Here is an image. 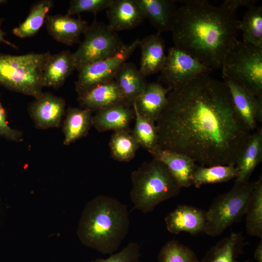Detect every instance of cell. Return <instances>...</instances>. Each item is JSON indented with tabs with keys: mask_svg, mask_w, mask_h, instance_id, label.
Listing matches in <instances>:
<instances>
[{
	"mask_svg": "<svg viewBox=\"0 0 262 262\" xmlns=\"http://www.w3.org/2000/svg\"><path fill=\"white\" fill-rule=\"evenodd\" d=\"M159 145L200 165L235 164L252 133L223 81L205 74L170 90L155 122Z\"/></svg>",
	"mask_w": 262,
	"mask_h": 262,
	"instance_id": "obj_1",
	"label": "cell"
},
{
	"mask_svg": "<svg viewBox=\"0 0 262 262\" xmlns=\"http://www.w3.org/2000/svg\"><path fill=\"white\" fill-rule=\"evenodd\" d=\"M183 2L177 9L171 30L174 46L213 70L221 68L237 39L240 20L234 13L206 0Z\"/></svg>",
	"mask_w": 262,
	"mask_h": 262,
	"instance_id": "obj_2",
	"label": "cell"
},
{
	"mask_svg": "<svg viewBox=\"0 0 262 262\" xmlns=\"http://www.w3.org/2000/svg\"><path fill=\"white\" fill-rule=\"evenodd\" d=\"M129 226L127 205L115 198L101 195L85 205L77 233L83 245L102 254H110L119 247Z\"/></svg>",
	"mask_w": 262,
	"mask_h": 262,
	"instance_id": "obj_3",
	"label": "cell"
},
{
	"mask_svg": "<svg viewBox=\"0 0 262 262\" xmlns=\"http://www.w3.org/2000/svg\"><path fill=\"white\" fill-rule=\"evenodd\" d=\"M130 199L133 209L146 213L160 203L177 196L181 188L167 167L153 159L143 163L131 174Z\"/></svg>",
	"mask_w": 262,
	"mask_h": 262,
	"instance_id": "obj_4",
	"label": "cell"
},
{
	"mask_svg": "<svg viewBox=\"0 0 262 262\" xmlns=\"http://www.w3.org/2000/svg\"><path fill=\"white\" fill-rule=\"evenodd\" d=\"M51 55L49 51L20 55L0 53V85L34 98H38L43 93V69Z\"/></svg>",
	"mask_w": 262,
	"mask_h": 262,
	"instance_id": "obj_5",
	"label": "cell"
},
{
	"mask_svg": "<svg viewBox=\"0 0 262 262\" xmlns=\"http://www.w3.org/2000/svg\"><path fill=\"white\" fill-rule=\"evenodd\" d=\"M221 69L224 79L237 82L256 97L262 95V48L236 39Z\"/></svg>",
	"mask_w": 262,
	"mask_h": 262,
	"instance_id": "obj_6",
	"label": "cell"
},
{
	"mask_svg": "<svg viewBox=\"0 0 262 262\" xmlns=\"http://www.w3.org/2000/svg\"><path fill=\"white\" fill-rule=\"evenodd\" d=\"M256 183L257 180L235 182L229 191L218 196L206 211L204 232L210 236H217L240 221L245 215L248 201Z\"/></svg>",
	"mask_w": 262,
	"mask_h": 262,
	"instance_id": "obj_7",
	"label": "cell"
},
{
	"mask_svg": "<svg viewBox=\"0 0 262 262\" xmlns=\"http://www.w3.org/2000/svg\"><path fill=\"white\" fill-rule=\"evenodd\" d=\"M84 38L73 53L76 69L112 57L126 45L116 32L103 22L95 19L83 33Z\"/></svg>",
	"mask_w": 262,
	"mask_h": 262,
	"instance_id": "obj_8",
	"label": "cell"
},
{
	"mask_svg": "<svg viewBox=\"0 0 262 262\" xmlns=\"http://www.w3.org/2000/svg\"><path fill=\"white\" fill-rule=\"evenodd\" d=\"M139 41L136 38L115 55L89 64L78 70V78L75 82L78 96L98 85L114 80L118 69L136 49Z\"/></svg>",
	"mask_w": 262,
	"mask_h": 262,
	"instance_id": "obj_9",
	"label": "cell"
},
{
	"mask_svg": "<svg viewBox=\"0 0 262 262\" xmlns=\"http://www.w3.org/2000/svg\"><path fill=\"white\" fill-rule=\"evenodd\" d=\"M213 70L184 51L170 48L161 69L160 80L172 90L200 76L209 74Z\"/></svg>",
	"mask_w": 262,
	"mask_h": 262,
	"instance_id": "obj_10",
	"label": "cell"
},
{
	"mask_svg": "<svg viewBox=\"0 0 262 262\" xmlns=\"http://www.w3.org/2000/svg\"><path fill=\"white\" fill-rule=\"evenodd\" d=\"M234 109L248 129L252 132L262 121V95L255 96L237 82L224 79Z\"/></svg>",
	"mask_w": 262,
	"mask_h": 262,
	"instance_id": "obj_11",
	"label": "cell"
},
{
	"mask_svg": "<svg viewBox=\"0 0 262 262\" xmlns=\"http://www.w3.org/2000/svg\"><path fill=\"white\" fill-rule=\"evenodd\" d=\"M65 107L66 101L63 98L43 92L30 104L28 111L35 127L47 129L61 126Z\"/></svg>",
	"mask_w": 262,
	"mask_h": 262,
	"instance_id": "obj_12",
	"label": "cell"
},
{
	"mask_svg": "<svg viewBox=\"0 0 262 262\" xmlns=\"http://www.w3.org/2000/svg\"><path fill=\"white\" fill-rule=\"evenodd\" d=\"M167 230L178 234L181 232L196 235L204 232L206 224V211L194 206L180 205L165 217Z\"/></svg>",
	"mask_w": 262,
	"mask_h": 262,
	"instance_id": "obj_13",
	"label": "cell"
},
{
	"mask_svg": "<svg viewBox=\"0 0 262 262\" xmlns=\"http://www.w3.org/2000/svg\"><path fill=\"white\" fill-rule=\"evenodd\" d=\"M153 159L160 161L168 168L180 187L192 186V178L196 165L195 161L184 154L157 148L148 151Z\"/></svg>",
	"mask_w": 262,
	"mask_h": 262,
	"instance_id": "obj_14",
	"label": "cell"
},
{
	"mask_svg": "<svg viewBox=\"0 0 262 262\" xmlns=\"http://www.w3.org/2000/svg\"><path fill=\"white\" fill-rule=\"evenodd\" d=\"M45 22L48 33L57 41L68 46L79 43L81 34L88 26L86 20L67 14L47 15Z\"/></svg>",
	"mask_w": 262,
	"mask_h": 262,
	"instance_id": "obj_15",
	"label": "cell"
},
{
	"mask_svg": "<svg viewBox=\"0 0 262 262\" xmlns=\"http://www.w3.org/2000/svg\"><path fill=\"white\" fill-rule=\"evenodd\" d=\"M107 9L108 25L116 33L136 28L145 18L135 0H113Z\"/></svg>",
	"mask_w": 262,
	"mask_h": 262,
	"instance_id": "obj_16",
	"label": "cell"
},
{
	"mask_svg": "<svg viewBox=\"0 0 262 262\" xmlns=\"http://www.w3.org/2000/svg\"><path fill=\"white\" fill-rule=\"evenodd\" d=\"M134 118L132 106L122 102L96 112L92 116V126L99 132L128 131Z\"/></svg>",
	"mask_w": 262,
	"mask_h": 262,
	"instance_id": "obj_17",
	"label": "cell"
},
{
	"mask_svg": "<svg viewBox=\"0 0 262 262\" xmlns=\"http://www.w3.org/2000/svg\"><path fill=\"white\" fill-rule=\"evenodd\" d=\"M170 89L158 82L147 83L133 103L139 114L155 122L164 111Z\"/></svg>",
	"mask_w": 262,
	"mask_h": 262,
	"instance_id": "obj_18",
	"label": "cell"
},
{
	"mask_svg": "<svg viewBox=\"0 0 262 262\" xmlns=\"http://www.w3.org/2000/svg\"><path fill=\"white\" fill-rule=\"evenodd\" d=\"M77 100L82 108L91 112L125 102L124 97L114 80L98 85L78 96Z\"/></svg>",
	"mask_w": 262,
	"mask_h": 262,
	"instance_id": "obj_19",
	"label": "cell"
},
{
	"mask_svg": "<svg viewBox=\"0 0 262 262\" xmlns=\"http://www.w3.org/2000/svg\"><path fill=\"white\" fill-rule=\"evenodd\" d=\"M141 49L140 66L139 68L145 76L161 71L164 63L166 55L165 43L160 33L148 35L140 40Z\"/></svg>",
	"mask_w": 262,
	"mask_h": 262,
	"instance_id": "obj_20",
	"label": "cell"
},
{
	"mask_svg": "<svg viewBox=\"0 0 262 262\" xmlns=\"http://www.w3.org/2000/svg\"><path fill=\"white\" fill-rule=\"evenodd\" d=\"M158 33L171 31L177 10L175 0H135Z\"/></svg>",
	"mask_w": 262,
	"mask_h": 262,
	"instance_id": "obj_21",
	"label": "cell"
},
{
	"mask_svg": "<svg viewBox=\"0 0 262 262\" xmlns=\"http://www.w3.org/2000/svg\"><path fill=\"white\" fill-rule=\"evenodd\" d=\"M262 160V128L253 132L235 163L238 170L236 182L248 181L252 173Z\"/></svg>",
	"mask_w": 262,
	"mask_h": 262,
	"instance_id": "obj_22",
	"label": "cell"
},
{
	"mask_svg": "<svg viewBox=\"0 0 262 262\" xmlns=\"http://www.w3.org/2000/svg\"><path fill=\"white\" fill-rule=\"evenodd\" d=\"M75 69L73 53L69 50L51 55L43 71V86L55 89L61 87Z\"/></svg>",
	"mask_w": 262,
	"mask_h": 262,
	"instance_id": "obj_23",
	"label": "cell"
},
{
	"mask_svg": "<svg viewBox=\"0 0 262 262\" xmlns=\"http://www.w3.org/2000/svg\"><path fill=\"white\" fill-rule=\"evenodd\" d=\"M114 81L120 90L126 103L132 106L145 89L147 82L135 64L124 62L118 69Z\"/></svg>",
	"mask_w": 262,
	"mask_h": 262,
	"instance_id": "obj_24",
	"label": "cell"
},
{
	"mask_svg": "<svg viewBox=\"0 0 262 262\" xmlns=\"http://www.w3.org/2000/svg\"><path fill=\"white\" fill-rule=\"evenodd\" d=\"M241 232H231L220 240L206 252L201 262H248L237 260L245 245Z\"/></svg>",
	"mask_w": 262,
	"mask_h": 262,
	"instance_id": "obj_25",
	"label": "cell"
},
{
	"mask_svg": "<svg viewBox=\"0 0 262 262\" xmlns=\"http://www.w3.org/2000/svg\"><path fill=\"white\" fill-rule=\"evenodd\" d=\"M62 130L63 144L67 146L86 136L92 126V112L77 107H69L66 111Z\"/></svg>",
	"mask_w": 262,
	"mask_h": 262,
	"instance_id": "obj_26",
	"label": "cell"
},
{
	"mask_svg": "<svg viewBox=\"0 0 262 262\" xmlns=\"http://www.w3.org/2000/svg\"><path fill=\"white\" fill-rule=\"evenodd\" d=\"M235 164L202 166L196 164L192 178V184L199 188L202 185L228 182L237 177Z\"/></svg>",
	"mask_w": 262,
	"mask_h": 262,
	"instance_id": "obj_27",
	"label": "cell"
},
{
	"mask_svg": "<svg viewBox=\"0 0 262 262\" xmlns=\"http://www.w3.org/2000/svg\"><path fill=\"white\" fill-rule=\"evenodd\" d=\"M53 5V1L51 0L37 2L31 8L25 20L13 29V34L20 38L35 35L43 25L47 14Z\"/></svg>",
	"mask_w": 262,
	"mask_h": 262,
	"instance_id": "obj_28",
	"label": "cell"
},
{
	"mask_svg": "<svg viewBox=\"0 0 262 262\" xmlns=\"http://www.w3.org/2000/svg\"><path fill=\"white\" fill-rule=\"evenodd\" d=\"M239 30L242 32V41L262 48V6L255 5L248 8L239 21Z\"/></svg>",
	"mask_w": 262,
	"mask_h": 262,
	"instance_id": "obj_29",
	"label": "cell"
},
{
	"mask_svg": "<svg viewBox=\"0 0 262 262\" xmlns=\"http://www.w3.org/2000/svg\"><path fill=\"white\" fill-rule=\"evenodd\" d=\"M246 226L249 235L262 238V177L260 176L248 201Z\"/></svg>",
	"mask_w": 262,
	"mask_h": 262,
	"instance_id": "obj_30",
	"label": "cell"
},
{
	"mask_svg": "<svg viewBox=\"0 0 262 262\" xmlns=\"http://www.w3.org/2000/svg\"><path fill=\"white\" fill-rule=\"evenodd\" d=\"M109 147L115 160L128 162L134 157L140 146L128 130L114 131L110 138Z\"/></svg>",
	"mask_w": 262,
	"mask_h": 262,
	"instance_id": "obj_31",
	"label": "cell"
},
{
	"mask_svg": "<svg viewBox=\"0 0 262 262\" xmlns=\"http://www.w3.org/2000/svg\"><path fill=\"white\" fill-rule=\"evenodd\" d=\"M135 125L131 132L140 147L148 152L159 147V136L155 122L141 115L134 105Z\"/></svg>",
	"mask_w": 262,
	"mask_h": 262,
	"instance_id": "obj_32",
	"label": "cell"
},
{
	"mask_svg": "<svg viewBox=\"0 0 262 262\" xmlns=\"http://www.w3.org/2000/svg\"><path fill=\"white\" fill-rule=\"evenodd\" d=\"M158 260L159 262H201L190 247L178 240H170L163 246Z\"/></svg>",
	"mask_w": 262,
	"mask_h": 262,
	"instance_id": "obj_33",
	"label": "cell"
},
{
	"mask_svg": "<svg viewBox=\"0 0 262 262\" xmlns=\"http://www.w3.org/2000/svg\"><path fill=\"white\" fill-rule=\"evenodd\" d=\"M113 0H72L70 1L67 14L70 16L82 12H90L96 15L107 9Z\"/></svg>",
	"mask_w": 262,
	"mask_h": 262,
	"instance_id": "obj_34",
	"label": "cell"
},
{
	"mask_svg": "<svg viewBox=\"0 0 262 262\" xmlns=\"http://www.w3.org/2000/svg\"><path fill=\"white\" fill-rule=\"evenodd\" d=\"M141 256L140 245L131 242L119 252L106 259H97L91 262H139Z\"/></svg>",
	"mask_w": 262,
	"mask_h": 262,
	"instance_id": "obj_35",
	"label": "cell"
},
{
	"mask_svg": "<svg viewBox=\"0 0 262 262\" xmlns=\"http://www.w3.org/2000/svg\"><path fill=\"white\" fill-rule=\"evenodd\" d=\"M0 136L16 142L23 139L22 131L12 129L8 125L5 110L0 101Z\"/></svg>",
	"mask_w": 262,
	"mask_h": 262,
	"instance_id": "obj_36",
	"label": "cell"
},
{
	"mask_svg": "<svg viewBox=\"0 0 262 262\" xmlns=\"http://www.w3.org/2000/svg\"><path fill=\"white\" fill-rule=\"evenodd\" d=\"M256 3V0H226L221 6L229 12L234 13L239 7L247 6L249 8L255 5Z\"/></svg>",
	"mask_w": 262,
	"mask_h": 262,
	"instance_id": "obj_37",
	"label": "cell"
},
{
	"mask_svg": "<svg viewBox=\"0 0 262 262\" xmlns=\"http://www.w3.org/2000/svg\"><path fill=\"white\" fill-rule=\"evenodd\" d=\"M254 258L257 262H262V240L259 242L254 253Z\"/></svg>",
	"mask_w": 262,
	"mask_h": 262,
	"instance_id": "obj_38",
	"label": "cell"
},
{
	"mask_svg": "<svg viewBox=\"0 0 262 262\" xmlns=\"http://www.w3.org/2000/svg\"><path fill=\"white\" fill-rule=\"evenodd\" d=\"M5 33L1 30V28H0V43H3L4 44H6L9 46H10L11 47L14 48H17V47L11 43V42H10L9 41L6 40L5 38H4V35H5Z\"/></svg>",
	"mask_w": 262,
	"mask_h": 262,
	"instance_id": "obj_39",
	"label": "cell"
},
{
	"mask_svg": "<svg viewBox=\"0 0 262 262\" xmlns=\"http://www.w3.org/2000/svg\"><path fill=\"white\" fill-rule=\"evenodd\" d=\"M7 1L5 0H0V5L6 2Z\"/></svg>",
	"mask_w": 262,
	"mask_h": 262,
	"instance_id": "obj_40",
	"label": "cell"
}]
</instances>
